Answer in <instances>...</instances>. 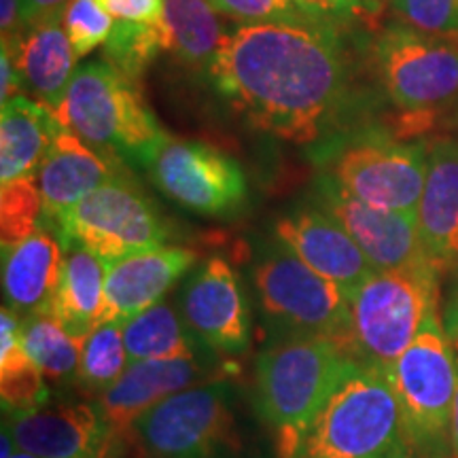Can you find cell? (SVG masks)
<instances>
[{
	"label": "cell",
	"instance_id": "obj_1",
	"mask_svg": "<svg viewBox=\"0 0 458 458\" xmlns=\"http://www.w3.org/2000/svg\"><path fill=\"white\" fill-rule=\"evenodd\" d=\"M208 77L255 128L300 145L327 128L346 88L340 45L308 17L236 28Z\"/></svg>",
	"mask_w": 458,
	"mask_h": 458
},
{
	"label": "cell",
	"instance_id": "obj_2",
	"mask_svg": "<svg viewBox=\"0 0 458 458\" xmlns=\"http://www.w3.org/2000/svg\"><path fill=\"white\" fill-rule=\"evenodd\" d=\"M357 357L335 337H284L261 352L257 410L274 435L278 458H295L314 416Z\"/></svg>",
	"mask_w": 458,
	"mask_h": 458
},
{
	"label": "cell",
	"instance_id": "obj_3",
	"mask_svg": "<svg viewBox=\"0 0 458 458\" xmlns=\"http://www.w3.org/2000/svg\"><path fill=\"white\" fill-rule=\"evenodd\" d=\"M55 114L91 148L134 168H151L172 140L148 108L139 79L128 77L105 57L77 68Z\"/></svg>",
	"mask_w": 458,
	"mask_h": 458
},
{
	"label": "cell",
	"instance_id": "obj_4",
	"mask_svg": "<svg viewBox=\"0 0 458 458\" xmlns=\"http://www.w3.org/2000/svg\"><path fill=\"white\" fill-rule=\"evenodd\" d=\"M405 444L403 411L386 374L357 359L314 416L295 458H393Z\"/></svg>",
	"mask_w": 458,
	"mask_h": 458
},
{
	"label": "cell",
	"instance_id": "obj_5",
	"mask_svg": "<svg viewBox=\"0 0 458 458\" xmlns=\"http://www.w3.org/2000/svg\"><path fill=\"white\" fill-rule=\"evenodd\" d=\"M371 57L394 108L408 114L410 131L458 105V37H439L388 21L377 28Z\"/></svg>",
	"mask_w": 458,
	"mask_h": 458
},
{
	"label": "cell",
	"instance_id": "obj_6",
	"mask_svg": "<svg viewBox=\"0 0 458 458\" xmlns=\"http://www.w3.org/2000/svg\"><path fill=\"white\" fill-rule=\"evenodd\" d=\"M437 266L376 272L351 297L346 344L363 363L385 369L439 310Z\"/></svg>",
	"mask_w": 458,
	"mask_h": 458
},
{
	"label": "cell",
	"instance_id": "obj_7",
	"mask_svg": "<svg viewBox=\"0 0 458 458\" xmlns=\"http://www.w3.org/2000/svg\"><path fill=\"white\" fill-rule=\"evenodd\" d=\"M382 371L399 399L408 442L428 454L450 458L458 360L442 312L435 310L405 352Z\"/></svg>",
	"mask_w": 458,
	"mask_h": 458
},
{
	"label": "cell",
	"instance_id": "obj_8",
	"mask_svg": "<svg viewBox=\"0 0 458 458\" xmlns=\"http://www.w3.org/2000/svg\"><path fill=\"white\" fill-rule=\"evenodd\" d=\"M233 394L232 382L213 377L159 401L130 431L148 458H221L240 445Z\"/></svg>",
	"mask_w": 458,
	"mask_h": 458
},
{
	"label": "cell",
	"instance_id": "obj_9",
	"mask_svg": "<svg viewBox=\"0 0 458 458\" xmlns=\"http://www.w3.org/2000/svg\"><path fill=\"white\" fill-rule=\"evenodd\" d=\"M255 289L266 317L283 334L346 342L351 295L314 272L286 244H270L257 261Z\"/></svg>",
	"mask_w": 458,
	"mask_h": 458
},
{
	"label": "cell",
	"instance_id": "obj_10",
	"mask_svg": "<svg viewBox=\"0 0 458 458\" xmlns=\"http://www.w3.org/2000/svg\"><path fill=\"white\" fill-rule=\"evenodd\" d=\"M62 242L83 246L105 261L164 246L170 229L128 176L106 182L55 219Z\"/></svg>",
	"mask_w": 458,
	"mask_h": 458
},
{
	"label": "cell",
	"instance_id": "obj_11",
	"mask_svg": "<svg viewBox=\"0 0 458 458\" xmlns=\"http://www.w3.org/2000/svg\"><path fill=\"white\" fill-rule=\"evenodd\" d=\"M428 147L371 136L335 157L331 176L360 202L416 219L427 181Z\"/></svg>",
	"mask_w": 458,
	"mask_h": 458
},
{
	"label": "cell",
	"instance_id": "obj_12",
	"mask_svg": "<svg viewBox=\"0 0 458 458\" xmlns=\"http://www.w3.org/2000/svg\"><path fill=\"white\" fill-rule=\"evenodd\" d=\"M148 174L164 196L204 216L233 215L249 198L242 165L206 142L172 139Z\"/></svg>",
	"mask_w": 458,
	"mask_h": 458
},
{
	"label": "cell",
	"instance_id": "obj_13",
	"mask_svg": "<svg viewBox=\"0 0 458 458\" xmlns=\"http://www.w3.org/2000/svg\"><path fill=\"white\" fill-rule=\"evenodd\" d=\"M317 206L346 229L376 272L437 266L422 244L416 219L360 202L331 174L317 182Z\"/></svg>",
	"mask_w": 458,
	"mask_h": 458
},
{
	"label": "cell",
	"instance_id": "obj_14",
	"mask_svg": "<svg viewBox=\"0 0 458 458\" xmlns=\"http://www.w3.org/2000/svg\"><path fill=\"white\" fill-rule=\"evenodd\" d=\"M181 314L215 354H240L250 344V317L238 272L223 257H210L187 280Z\"/></svg>",
	"mask_w": 458,
	"mask_h": 458
},
{
	"label": "cell",
	"instance_id": "obj_15",
	"mask_svg": "<svg viewBox=\"0 0 458 458\" xmlns=\"http://www.w3.org/2000/svg\"><path fill=\"white\" fill-rule=\"evenodd\" d=\"M274 232L276 240L289 246L303 263L351 297L371 274H376L346 229L317 204L300 206L278 216Z\"/></svg>",
	"mask_w": 458,
	"mask_h": 458
},
{
	"label": "cell",
	"instance_id": "obj_16",
	"mask_svg": "<svg viewBox=\"0 0 458 458\" xmlns=\"http://www.w3.org/2000/svg\"><path fill=\"white\" fill-rule=\"evenodd\" d=\"M17 448L41 458H102L113 431L98 405L57 403L4 420Z\"/></svg>",
	"mask_w": 458,
	"mask_h": 458
},
{
	"label": "cell",
	"instance_id": "obj_17",
	"mask_svg": "<svg viewBox=\"0 0 458 458\" xmlns=\"http://www.w3.org/2000/svg\"><path fill=\"white\" fill-rule=\"evenodd\" d=\"M196 259V250L164 244L106 263L105 312L100 323L108 320L125 323L164 301V295L172 289V284Z\"/></svg>",
	"mask_w": 458,
	"mask_h": 458
},
{
	"label": "cell",
	"instance_id": "obj_18",
	"mask_svg": "<svg viewBox=\"0 0 458 458\" xmlns=\"http://www.w3.org/2000/svg\"><path fill=\"white\" fill-rule=\"evenodd\" d=\"M206 359L208 357L130 363L123 376L98 397V408L113 435L130 431L142 414L170 394L213 380V369Z\"/></svg>",
	"mask_w": 458,
	"mask_h": 458
},
{
	"label": "cell",
	"instance_id": "obj_19",
	"mask_svg": "<svg viewBox=\"0 0 458 458\" xmlns=\"http://www.w3.org/2000/svg\"><path fill=\"white\" fill-rule=\"evenodd\" d=\"M125 164L102 156L71 130H62L38 170L45 215L57 219L106 182L122 179Z\"/></svg>",
	"mask_w": 458,
	"mask_h": 458
},
{
	"label": "cell",
	"instance_id": "obj_20",
	"mask_svg": "<svg viewBox=\"0 0 458 458\" xmlns=\"http://www.w3.org/2000/svg\"><path fill=\"white\" fill-rule=\"evenodd\" d=\"M416 225L439 270H458V140L442 139L428 147Z\"/></svg>",
	"mask_w": 458,
	"mask_h": 458
},
{
	"label": "cell",
	"instance_id": "obj_21",
	"mask_svg": "<svg viewBox=\"0 0 458 458\" xmlns=\"http://www.w3.org/2000/svg\"><path fill=\"white\" fill-rule=\"evenodd\" d=\"M64 242L38 227L24 240L3 246V293L4 306L20 314L49 312L62 270Z\"/></svg>",
	"mask_w": 458,
	"mask_h": 458
},
{
	"label": "cell",
	"instance_id": "obj_22",
	"mask_svg": "<svg viewBox=\"0 0 458 458\" xmlns=\"http://www.w3.org/2000/svg\"><path fill=\"white\" fill-rule=\"evenodd\" d=\"M13 55L24 91L41 105L57 111L74 77V49L64 20H37L17 43H3Z\"/></svg>",
	"mask_w": 458,
	"mask_h": 458
},
{
	"label": "cell",
	"instance_id": "obj_23",
	"mask_svg": "<svg viewBox=\"0 0 458 458\" xmlns=\"http://www.w3.org/2000/svg\"><path fill=\"white\" fill-rule=\"evenodd\" d=\"M62 130L55 111L30 96H15L0 111V185L38 176Z\"/></svg>",
	"mask_w": 458,
	"mask_h": 458
},
{
	"label": "cell",
	"instance_id": "obj_24",
	"mask_svg": "<svg viewBox=\"0 0 458 458\" xmlns=\"http://www.w3.org/2000/svg\"><path fill=\"white\" fill-rule=\"evenodd\" d=\"M106 263L83 246H68L64 270L49 312L68 334L85 340L105 312Z\"/></svg>",
	"mask_w": 458,
	"mask_h": 458
},
{
	"label": "cell",
	"instance_id": "obj_25",
	"mask_svg": "<svg viewBox=\"0 0 458 458\" xmlns=\"http://www.w3.org/2000/svg\"><path fill=\"white\" fill-rule=\"evenodd\" d=\"M164 21L170 34V54L182 66L208 74L232 32L210 0H164Z\"/></svg>",
	"mask_w": 458,
	"mask_h": 458
},
{
	"label": "cell",
	"instance_id": "obj_26",
	"mask_svg": "<svg viewBox=\"0 0 458 458\" xmlns=\"http://www.w3.org/2000/svg\"><path fill=\"white\" fill-rule=\"evenodd\" d=\"M130 363L136 360L202 359L215 354L168 301H159L123 323Z\"/></svg>",
	"mask_w": 458,
	"mask_h": 458
},
{
	"label": "cell",
	"instance_id": "obj_27",
	"mask_svg": "<svg viewBox=\"0 0 458 458\" xmlns=\"http://www.w3.org/2000/svg\"><path fill=\"white\" fill-rule=\"evenodd\" d=\"M21 317L3 306L0 310V397L7 414L41 408L47 403V385L41 369L28 357L20 335Z\"/></svg>",
	"mask_w": 458,
	"mask_h": 458
},
{
	"label": "cell",
	"instance_id": "obj_28",
	"mask_svg": "<svg viewBox=\"0 0 458 458\" xmlns=\"http://www.w3.org/2000/svg\"><path fill=\"white\" fill-rule=\"evenodd\" d=\"M20 335L28 357L41 369L45 380L57 385L77 380L83 340L68 334L54 314L37 312L21 317Z\"/></svg>",
	"mask_w": 458,
	"mask_h": 458
},
{
	"label": "cell",
	"instance_id": "obj_29",
	"mask_svg": "<svg viewBox=\"0 0 458 458\" xmlns=\"http://www.w3.org/2000/svg\"><path fill=\"white\" fill-rule=\"evenodd\" d=\"M130 359L123 342V320L100 323L83 340L81 360L74 385L85 393L100 394L111 388L123 371L128 369Z\"/></svg>",
	"mask_w": 458,
	"mask_h": 458
},
{
	"label": "cell",
	"instance_id": "obj_30",
	"mask_svg": "<svg viewBox=\"0 0 458 458\" xmlns=\"http://www.w3.org/2000/svg\"><path fill=\"white\" fill-rule=\"evenodd\" d=\"M162 51H170V34L164 17L156 24L114 21L111 37L102 45V57L131 79H140L145 68Z\"/></svg>",
	"mask_w": 458,
	"mask_h": 458
},
{
	"label": "cell",
	"instance_id": "obj_31",
	"mask_svg": "<svg viewBox=\"0 0 458 458\" xmlns=\"http://www.w3.org/2000/svg\"><path fill=\"white\" fill-rule=\"evenodd\" d=\"M45 215L38 176L0 185V236L3 246L24 240L37 232Z\"/></svg>",
	"mask_w": 458,
	"mask_h": 458
},
{
	"label": "cell",
	"instance_id": "obj_32",
	"mask_svg": "<svg viewBox=\"0 0 458 458\" xmlns=\"http://www.w3.org/2000/svg\"><path fill=\"white\" fill-rule=\"evenodd\" d=\"M114 20L100 7L98 0H71L64 13V30L74 55L85 57L111 37Z\"/></svg>",
	"mask_w": 458,
	"mask_h": 458
},
{
	"label": "cell",
	"instance_id": "obj_33",
	"mask_svg": "<svg viewBox=\"0 0 458 458\" xmlns=\"http://www.w3.org/2000/svg\"><path fill=\"white\" fill-rule=\"evenodd\" d=\"M393 20L414 30L458 37V0H391Z\"/></svg>",
	"mask_w": 458,
	"mask_h": 458
},
{
	"label": "cell",
	"instance_id": "obj_34",
	"mask_svg": "<svg viewBox=\"0 0 458 458\" xmlns=\"http://www.w3.org/2000/svg\"><path fill=\"white\" fill-rule=\"evenodd\" d=\"M210 3L225 17L246 24L295 20L291 0H210Z\"/></svg>",
	"mask_w": 458,
	"mask_h": 458
},
{
	"label": "cell",
	"instance_id": "obj_35",
	"mask_svg": "<svg viewBox=\"0 0 458 458\" xmlns=\"http://www.w3.org/2000/svg\"><path fill=\"white\" fill-rule=\"evenodd\" d=\"M114 21L156 24L164 17V0H98Z\"/></svg>",
	"mask_w": 458,
	"mask_h": 458
},
{
	"label": "cell",
	"instance_id": "obj_36",
	"mask_svg": "<svg viewBox=\"0 0 458 458\" xmlns=\"http://www.w3.org/2000/svg\"><path fill=\"white\" fill-rule=\"evenodd\" d=\"M34 21L28 0H0V32L3 43H17Z\"/></svg>",
	"mask_w": 458,
	"mask_h": 458
},
{
	"label": "cell",
	"instance_id": "obj_37",
	"mask_svg": "<svg viewBox=\"0 0 458 458\" xmlns=\"http://www.w3.org/2000/svg\"><path fill=\"white\" fill-rule=\"evenodd\" d=\"M0 72H3V79H0V105L13 100L15 96H24L21 94L24 83H21L20 71H17L13 55L7 47L0 51Z\"/></svg>",
	"mask_w": 458,
	"mask_h": 458
},
{
	"label": "cell",
	"instance_id": "obj_38",
	"mask_svg": "<svg viewBox=\"0 0 458 458\" xmlns=\"http://www.w3.org/2000/svg\"><path fill=\"white\" fill-rule=\"evenodd\" d=\"M297 4V11L306 15H331L348 13L352 9H363L360 0H291Z\"/></svg>",
	"mask_w": 458,
	"mask_h": 458
},
{
	"label": "cell",
	"instance_id": "obj_39",
	"mask_svg": "<svg viewBox=\"0 0 458 458\" xmlns=\"http://www.w3.org/2000/svg\"><path fill=\"white\" fill-rule=\"evenodd\" d=\"M34 21L37 20H64L71 0H28Z\"/></svg>",
	"mask_w": 458,
	"mask_h": 458
},
{
	"label": "cell",
	"instance_id": "obj_40",
	"mask_svg": "<svg viewBox=\"0 0 458 458\" xmlns=\"http://www.w3.org/2000/svg\"><path fill=\"white\" fill-rule=\"evenodd\" d=\"M444 317V327L448 331V337L452 342V348H454L456 360H458V295H454L450 300L448 306H445Z\"/></svg>",
	"mask_w": 458,
	"mask_h": 458
},
{
	"label": "cell",
	"instance_id": "obj_41",
	"mask_svg": "<svg viewBox=\"0 0 458 458\" xmlns=\"http://www.w3.org/2000/svg\"><path fill=\"white\" fill-rule=\"evenodd\" d=\"M450 458H458V388L450 418Z\"/></svg>",
	"mask_w": 458,
	"mask_h": 458
},
{
	"label": "cell",
	"instance_id": "obj_42",
	"mask_svg": "<svg viewBox=\"0 0 458 458\" xmlns=\"http://www.w3.org/2000/svg\"><path fill=\"white\" fill-rule=\"evenodd\" d=\"M393 458H442V456H435V454H428V452L416 448V445H411L410 442L401 448L397 454H394Z\"/></svg>",
	"mask_w": 458,
	"mask_h": 458
},
{
	"label": "cell",
	"instance_id": "obj_43",
	"mask_svg": "<svg viewBox=\"0 0 458 458\" xmlns=\"http://www.w3.org/2000/svg\"><path fill=\"white\" fill-rule=\"evenodd\" d=\"M388 3H391V0H369V7L371 11H377L382 7H388Z\"/></svg>",
	"mask_w": 458,
	"mask_h": 458
},
{
	"label": "cell",
	"instance_id": "obj_44",
	"mask_svg": "<svg viewBox=\"0 0 458 458\" xmlns=\"http://www.w3.org/2000/svg\"><path fill=\"white\" fill-rule=\"evenodd\" d=\"M9 458H41V456H34V454H30V452H24V450L17 448L13 452V456H9Z\"/></svg>",
	"mask_w": 458,
	"mask_h": 458
},
{
	"label": "cell",
	"instance_id": "obj_45",
	"mask_svg": "<svg viewBox=\"0 0 458 458\" xmlns=\"http://www.w3.org/2000/svg\"><path fill=\"white\" fill-rule=\"evenodd\" d=\"M360 4H363L365 11H369V9H371V7H369V0H360Z\"/></svg>",
	"mask_w": 458,
	"mask_h": 458
}]
</instances>
